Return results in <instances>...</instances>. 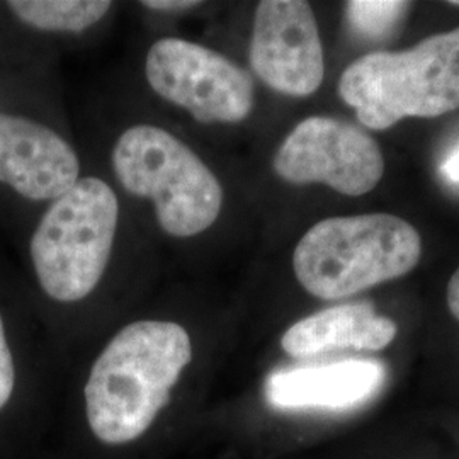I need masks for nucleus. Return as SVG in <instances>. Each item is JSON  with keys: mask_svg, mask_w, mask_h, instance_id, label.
<instances>
[{"mask_svg": "<svg viewBox=\"0 0 459 459\" xmlns=\"http://www.w3.org/2000/svg\"><path fill=\"white\" fill-rule=\"evenodd\" d=\"M193 359L186 328L140 320L121 328L94 362L85 385V411L94 436L109 446L147 432Z\"/></svg>", "mask_w": 459, "mask_h": 459, "instance_id": "obj_1", "label": "nucleus"}, {"mask_svg": "<svg viewBox=\"0 0 459 459\" xmlns=\"http://www.w3.org/2000/svg\"><path fill=\"white\" fill-rule=\"evenodd\" d=\"M420 252L417 230L394 214L328 218L299 240L293 269L310 295L341 299L411 273Z\"/></svg>", "mask_w": 459, "mask_h": 459, "instance_id": "obj_2", "label": "nucleus"}, {"mask_svg": "<svg viewBox=\"0 0 459 459\" xmlns=\"http://www.w3.org/2000/svg\"><path fill=\"white\" fill-rule=\"evenodd\" d=\"M339 94L364 126L386 130L403 117H437L459 108V28L407 51H377L345 68Z\"/></svg>", "mask_w": 459, "mask_h": 459, "instance_id": "obj_3", "label": "nucleus"}, {"mask_svg": "<svg viewBox=\"0 0 459 459\" xmlns=\"http://www.w3.org/2000/svg\"><path fill=\"white\" fill-rule=\"evenodd\" d=\"M113 167L126 191L155 204L160 227L172 237H195L220 216L223 189L212 169L162 128L138 125L123 133Z\"/></svg>", "mask_w": 459, "mask_h": 459, "instance_id": "obj_4", "label": "nucleus"}, {"mask_svg": "<svg viewBox=\"0 0 459 459\" xmlns=\"http://www.w3.org/2000/svg\"><path fill=\"white\" fill-rule=\"evenodd\" d=\"M119 218L115 191L85 178L53 201L31 238V259L43 291L64 303L91 295L109 263Z\"/></svg>", "mask_w": 459, "mask_h": 459, "instance_id": "obj_5", "label": "nucleus"}, {"mask_svg": "<svg viewBox=\"0 0 459 459\" xmlns=\"http://www.w3.org/2000/svg\"><path fill=\"white\" fill-rule=\"evenodd\" d=\"M150 87L204 123H238L254 108V83L227 56L181 38H164L148 49Z\"/></svg>", "mask_w": 459, "mask_h": 459, "instance_id": "obj_6", "label": "nucleus"}, {"mask_svg": "<svg viewBox=\"0 0 459 459\" xmlns=\"http://www.w3.org/2000/svg\"><path fill=\"white\" fill-rule=\"evenodd\" d=\"M274 170L293 184L322 182L345 196H362L381 181L385 160L369 134L344 121L313 116L282 142Z\"/></svg>", "mask_w": 459, "mask_h": 459, "instance_id": "obj_7", "label": "nucleus"}, {"mask_svg": "<svg viewBox=\"0 0 459 459\" xmlns=\"http://www.w3.org/2000/svg\"><path fill=\"white\" fill-rule=\"evenodd\" d=\"M250 64L271 89L305 98L324 82V48L308 2L264 0L257 5Z\"/></svg>", "mask_w": 459, "mask_h": 459, "instance_id": "obj_8", "label": "nucleus"}, {"mask_svg": "<svg viewBox=\"0 0 459 459\" xmlns=\"http://www.w3.org/2000/svg\"><path fill=\"white\" fill-rule=\"evenodd\" d=\"M74 148L47 126L26 117L0 115V182L21 196L48 201L79 181Z\"/></svg>", "mask_w": 459, "mask_h": 459, "instance_id": "obj_9", "label": "nucleus"}, {"mask_svg": "<svg viewBox=\"0 0 459 459\" xmlns=\"http://www.w3.org/2000/svg\"><path fill=\"white\" fill-rule=\"evenodd\" d=\"M386 368L371 359L330 362L273 373L267 402L281 411H351L377 396Z\"/></svg>", "mask_w": 459, "mask_h": 459, "instance_id": "obj_10", "label": "nucleus"}, {"mask_svg": "<svg viewBox=\"0 0 459 459\" xmlns=\"http://www.w3.org/2000/svg\"><path fill=\"white\" fill-rule=\"evenodd\" d=\"M396 337L394 320L369 303H347L310 315L286 330L281 345L291 358H312L333 351H381Z\"/></svg>", "mask_w": 459, "mask_h": 459, "instance_id": "obj_11", "label": "nucleus"}, {"mask_svg": "<svg viewBox=\"0 0 459 459\" xmlns=\"http://www.w3.org/2000/svg\"><path fill=\"white\" fill-rule=\"evenodd\" d=\"M22 22L43 31L79 33L111 9L108 0H13L7 4Z\"/></svg>", "mask_w": 459, "mask_h": 459, "instance_id": "obj_12", "label": "nucleus"}, {"mask_svg": "<svg viewBox=\"0 0 459 459\" xmlns=\"http://www.w3.org/2000/svg\"><path fill=\"white\" fill-rule=\"evenodd\" d=\"M407 7V2L396 0H352L347 4V17L359 33L377 38L394 28Z\"/></svg>", "mask_w": 459, "mask_h": 459, "instance_id": "obj_13", "label": "nucleus"}, {"mask_svg": "<svg viewBox=\"0 0 459 459\" xmlns=\"http://www.w3.org/2000/svg\"><path fill=\"white\" fill-rule=\"evenodd\" d=\"M16 385V369H14V359L11 354V349L5 339L4 322L0 316V409L7 405L11 400Z\"/></svg>", "mask_w": 459, "mask_h": 459, "instance_id": "obj_14", "label": "nucleus"}, {"mask_svg": "<svg viewBox=\"0 0 459 459\" xmlns=\"http://www.w3.org/2000/svg\"><path fill=\"white\" fill-rule=\"evenodd\" d=\"M201 2L196 0H145L143 5L148 9H157V11H176V9H189L196 7Z\"/></svg>", "mask_w": 459, "mask_h": 459, "instance_id": "obj_15", "label": "nucleus"}, {"mask_svg": "<svg viewBox=\"0 0 459 459\" xmlns=\"http://www.w3.org/2000/svg\"><path fill=\"white\" fill-rule=\"evenodd\" d=\"M447 307L459 322V267L447 284Z\"/></svg>", "mask_w": 459, "mask_h": 459, "instance_id": "obj_16", "label": "nucleus"}, {"mask_svg": "<svg viewBox=\"0 0 459 459\" xmlns=\"http://www.w3.org/2000/svg\"><path fill=\"white\" fill-rule=\"evenodd\" d=\"M443 174L446 179L459 184V148L444 160Z\"/></svg>", "mask_w": 459, "mask_h": 459, "instance_id": "obj_17", "label": "nucleus"}, {"mask_svg": "<svg viewBox=\"0 0 459 459\" xmlns=\"http://www.w3.org/2000/svg\"><path fill=\"white\" fill-rule=\"evenodd\" d=\"M451 4H455V5H459V0H456V2H451Z\"/></svg>", "mask_w": 459, "mask_h": 459, "instance_id": "obj_18", "label": "nucleus"}]
</instances>
